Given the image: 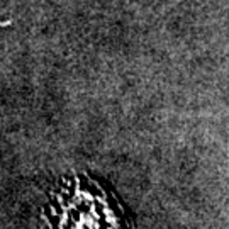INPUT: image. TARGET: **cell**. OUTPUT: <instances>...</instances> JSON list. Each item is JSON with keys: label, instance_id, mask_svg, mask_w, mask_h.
<instances>
[{"label": "cell", "instance_id": "obj_1", "mask_svg": "<svg viewBox=\"0 0 229 229\" xmlns=\"http://www.w3.org/2000/svg\"><path fill=\"white\" fill-rule=\"evenodd\" d=\"M43 219L48 229H131L119 202L83 177L65 178L53 190Z\"/></svg>", "mask_w": 229, "mask_h": 229}]
</instances>
